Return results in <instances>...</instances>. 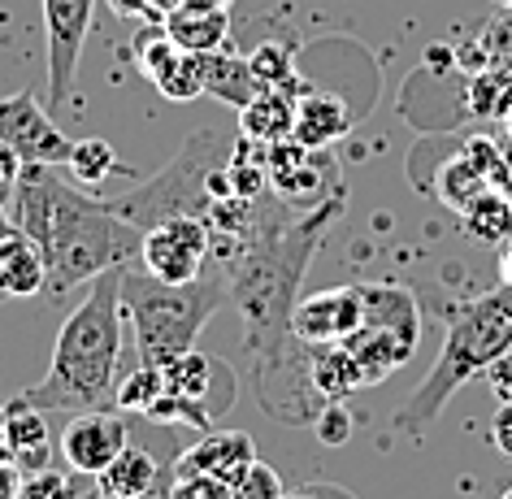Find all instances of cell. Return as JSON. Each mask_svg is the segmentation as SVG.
Listing matches in <instances>:
<instances>
[{
  "instance_id": "cell-26",
  "label": "cell",
  "mask_w": 512,
  "mask_h": 499,
  "mask_svg": "<svg viewBox=\"0 0 512 499\" xmlns=\"http://www.w3.org/2000/svg\"><path fill=\"white\" fill-rule=\"evenodd\" d=\"M460 217H465V230L473 239L482 243H504L512 239V204L504 196H495V191H478L465 209H460Z\"/></svg>"
},
{
  "instance_id": "cell-6",
  "label": "cell",
  "mask_w": 512,
  "mask_h": 499,
  "mask_svg": "<svg viewBox=\"0 0 512 499\" xmlns=\"http://www.w3.org/2000/svg\"><path fill=\"white\" fill-rule=\"evenodd\" d=\"M230 152H235V139L222 135L217 126H200V131L187 135L178 157L157 178L113 196L109 209L139 230L157 226L165 217H204L209 222L213 204L230 196V178H226Z\"/></svg>"
},
{
  "instance_id": "cell-12",
  "label": "cell",
  "mask_w": 512,
  "mask_h": 499,
  "mask_svg": "<svg viewBox=\"0 0 512 499\" xmlns=\"http://www.w3.org/2000/svg\"><path fill=\"white\" fill-rule=\"evenodd\" d=\"M291 326H296V335L309 343V348H335V343H348L356 330L365 326L361 287L343 283V287H326V291H313V296L296 300Z\"/></svg>"
},
{
  "instance_id": "cell-27",
  "label": "cell",
  "mask_w": 512,
  "mask_h": 499,
  "mask_svg": "<svg viewBox=\"0 0 512 499\" xmlns=\"http://www.w3.org/2000/svg\"><path fill=\"white\" fill-rule=\"evenodd\" d=\"M161 395H165V374H161V365L139 361L131 374L118 378V387H113V408H118V413H139V417H148V408L157 404Z\"/></svg>"
},
{
  "instance_id": "cell-39",
  "label": "cell",
  "mask_w": 512,
  "mask_h": 499,
  "mask_svg": "<svg viewBox=\"0 0 512 499\" xmlns=\"http://www.w3.org/2000/svg\"><path fill=\"white\" fill-rule=\"evenodd\" d=\"M18 170H22L18 152H14V148H5V144H0V183H9V187H14V178H18Z\"/></svg>"
},
{
  "instance_id": "cell-3",
  "label": "cell",
  "mask_w": 512,
  "mask_h": 499,
  "mask_svg": "<svg viewBox=\"0 0 512 499\" xmlns=\"http://www.w3.org/2000/svg\"><path fill=\"white\" fill-rule=\"evenodd\" d=\"M122 270H105L92 278L79 309L66 313L57 330L48 374L22 391V400L44 413H92L113 408L118 387V356H122Z\"/></svg>"
},
{
  "instance_id": "cell-41",
  "label": "cell",
  "mask_w": 512,
  "mask_h": 499,
  "mask_svg": "<svg viewBox=\"0 0 512 499\" xmlns=\"http://www.w3.org/2000/svg\"><path fill=\"white\" fill-rule=\"evenodd\" d=\"M499 270H504V283L512 287V239H508V248H504V261H499Z\"/></svg>"
},
{
  "instance_id": "cell-14",
  "label": "cell",
  "mask_w": 512,
  "mask_h": 499,
  "mask_svg": "<svg viewBox=\"0 0 512 499\" xmlns=\"http://www.w3.org/2000/svg\"><path fill=\"white\" fill-rule=\"evenodd\" d=\"M252 460H256L252 434H243V430H204V439H196L178 456H170V465H174L178 478H187V473H213V478L235 482Z\"/></svg>"
},
{
  "instance_id": "cell-25",
  "label": "cell",
  "mask_w": 512,
  "mask_h": 499,
  "mask_svg": "<svg viewBox=\"0 0 512 499\" xmlns=\"http://www.w3.org/2000/svg\"><path fill=\"white\" fill-rule=\"evenodd\" d=\"M248 66H252V74H256V83L261 87H278V92H291V96L309 92L304 79H300V70H296V48L291 44H278V40L256 44L248 53Z\"/></svg>"
},
{
  "instance_id": "cell-9",
  "label": "cell",
  "mask_w": 512,
  "mask_h": 499,
  "mask_svg": "<svg viewBox=\"0 0 512 499\" xmlns=\"http://www.w3.org/2000/svg\"><path fill=\"white\" fill-rule=\"evenodd\" d=\"M96 0H44V40H48V109H66L79 79V57L92 35Z\"/></svg>"
},
{
  "instance_id": "cell-17",
  "label": "cell",
  "mask_w": 512,
  "mask_h": 499,
  "mask_svg": "<svg viewBox=\"0 0 512 499\" xmlns=\"http://www.w3.org/2000/svg\"><path fill=\"white\" fill-rule=\"evenodd\" d=\"M343 348L352 352V361H356V369H361L365 387H378V382H387L395 369H404L408 361H413L417 343L395 335V330H382V326L365 322L348 343H343Z\"/></svg>"
},
{
  "instance_id": "cell-30",
  "label": "cell",
  "mask_w": 512,
  "mask_h": 499,
  "mask_svg": "<svg viewBox=\"0 0 512 499\" xmlns=\"http://www.w3.org/2000/svg\"><path fill=\"white\" fill-rule=\"evenodd\" d=\"M118 170V152L105 139H79V144L70 148V174L79 178V183H100V178H109Z\"/></svg>"
},
{
  "instance_id": "cell-40",
  "label": "cell",
  "mask_w": 512,
  "mask_h": 499,
  "mask_svg": "<svg viewBox=\"0 0 512 499\" xmlns=\"http://www.w3.org/2000/svg\"><path fill=\"white\" fill-rule=\"evenodd\" d=\"M0 460H14V456H9V430H5V404H0Z\"/></svg>"
},
{
  "instance_id": "cell-20",
  "label": "cell",
  "mask_w": 512,
  "mask_h": 499,
  "mask_svg": "<svg viewBox=\"0 0 512 499\" xmlns=\"http://www.w3.org/2000/svg\"><path fill=\"white\" fill-rule=\"evenodd\" d=\"M348 131H352V113L343 109L339 96L313 92V87L304 96H296V131H291V139H300L309 148H330Z\"/></svg>"
},
{
  "instance_id": "cell-35",
  "label": "cell",
  "mask_w": 512,
  "mask_h": 499,
  "mask_svg": "<svg viewBox=\"0 0 512 499\" xmlns=\"http://www.w3.org/2000/svg\"><path fill=\"white\" fill-rule=\"evenodd\" d=\"M486 387H491L499 404H512V348L486 365Z\"/></svg>"
},
{
  "instance_id": "cell-22",
  "label": "cell",
  "mask_w": 512,
  "mask_h": 499,
  "mask_svg": "<svg viewBox=\"0 0 512 499\" xmlns=\"http://www.w3.org/2000/svg\"><path fill=\"white\" fill-rule=\"evenodd\" d=\"M200 57H204V96L222 100L230 109H243L256 92H261L248 57H239L230 44L217 48V53H200Z\"/></svg>"
},
{
  "instance_id": "cell-4",
  "label": "cell",
  "mask_w": 512,
  "mask_h": 499,
  "mask_svg": "<svg viewBox=\"0 0 512 499\" xmlns=\"http://www.w3.org/2000/svg\"><path fill=\"white\" fill-rule=\"evenodd\" d=\"M508 348H512V287L508 283L495 291H482V296H473V300H460L456 309H447L439 361L430 365L421 387L395 408V417H391L395 434L421 439L426 426L439 421L447 400H452L465 382L482 378L486 365H491L495 356H504Z\"/></svg>"
},
{
  "instance_id": "cell-1",
  "label": "cell",
  "mask_w": 512,
  "mask_h": 499,
  "mask_svg": "<svg viewBox=\"0 0 512 499\" xmlns=\"http://www.w3.org/2000/svg\"><path fill=\"white\" fill-rule=\"evenodd\" d=\"M343 200H322L317 209H296L283 196L256 200L252 226L222 261L226 300L243 322V343L252 356V395L287 426H313V348L296 335L291 313L300 300V278L309 270L326 226L343 213Z\"/></svg>"
},
{
  "instance_id": "cell-38",
  "label": "cell",
  "mask_w": 512,
  "mask_h": 499,
  "mask_svg": "<svg viewBox=\"0 0 512 499\" xmlns=\"http://www.w3.org/2000/svg\"><path fill=\"white\" fill-rule=\"evenodd\" d=\"M304 491H309V499H356L352 491H343L335 482H304Z\"/></svg>"
},
{
  "instance_id": "cell-33",
  "label": "cell",
  "mask_w": 512,
  "mask_h": 499,
  "mask_svg": "<svg viewBox=\"0 0 512 499\" xmlns=\"http://www.w3.org/2000/svg\"><path fill=\"white\" fill-rule=\"evenodd\" d=\"M352 430L356 426H352V413H348V404L343 400H326L313 413V434H317V443L322 447H348Z\"/></svg>"
},
{
  "instance_id": "cell-11",
  "label": "cell",
  "mask_w": 512,
  "mask_h": 499,
  "mask_svg": "<svg viewBox=\"0 0 512 499\" xmlns=\"http://www.w3.org/2000/svg\"><path fill=\"white\" fill-rule=\"evenodd\" d=\"M161 374H165V391H174V395H183V400H191L204 417L213 421V426L239 400V374L222 361V356H209V352H200V348H191L183 356H174V361H165Z\"/></svg>"
},
{
  "instance_id": "cell-16",
  "label": "cell",
  "mask_w": 512,
  "mask_h": 499,
  "mask_svg": "<svg viewBox=\"0 0 512 499\" xmlns=\"http://www.w3.org/2000/svg\"><path fill=\"white\" fill-rule=\"evenodd\" d=\"M40 291H48L44 248L14 226L5 239H0V296L27 300V296H40Z\"/></svg>"
},
{
  "instance_id": "cell-31",
  "label": "cell",
  "mask_w": 512,
  "mask_h": 499,
  "mask_svg": "<svg viewBox=\"0 0 512 499\" xmlns=\"http://www.w3.org/2000/svg\"><path fill=\"white\" fill-rule=\"evenodd\" d=\"M79 495H83L79 482L53 465L22 473V486H18V499H79Z\"/></svg>"
},
{
  "instance_id": "cell-45",
  "label": "cell",
  "mask_w": 512,
  "mask_h": 499,
  "mask_svg": "<svg viewBox=\"0 0 512 499\" xmlns=\"http://www.w3.org/2000/svg\"><path fill=\"white\" fill-rule=\"evenodd\" d=\"M499 499H512V486H508V491H504V495H499Z\"/></svg>"
},
{
  "instance_id": "cell-37",
  "label": "cell",
  "mask_w": 512,
  "mask_h": 499,
  "mask_svg": "<svg viewBox=\"0 0 512 499\" xmlns=\"http://www.w3.org/2000/svg\"><path fill=\"white\" fill-rule=\"evenodd\" d=\"M18 486H22V469L14 460H0V499H18Z\"/></svg>"
},
{
  "instance_id": "cell-18",
  "label": "cell",
  "mask_w": 512,
  "mask_h": 499,
  "mask_svg": "<svg viewBox=\"0 0 512 499\" xmlns=\"http://www.w3.org/2000/svg\"><path fill=\"white\" fill-rule=\"evenodd\" d=\"M5 430H9V456L22 473L53 465V434H48V413L27 404L22 395L5 404Z\"/></svg>"
},
{
  "instance_id": "cell-21",
  "label": "cell",
  "mask_w": 512,
  "mask_h": 499,
  "mask_svg": "<svg viewBox=\"0 0 512 499\" xmlns=\"http://www.w3.org/2000/svg\"><path fill=\"white\" fill-rule=\"evenodd\" d=\"M361 287V304H365V322L395 330V335L413 339L421 335V313H417V296L404 283H356Z\"/></svg>"
},
{
  "instance_id": "cell-10",
  "label": "cell",
  "mask_w": 512,
  "mask_h": 499,
  "mask_svg": "<svg viewBox=\"0 0 512 499\" xmlns=\"http://www.w3.org/2000/svg\"><path fill=\"white\" fill-rule=\"evenodd\" d=\"M0 144L14 148L18 161H44V165H70V139L53 122L48 105L35 100V92H18L0 100Z\"/></svg>"
},
{
  "instance_id": "cell-43",
  "label": "cell",
  "mask_w": 512,
  "mask_h": 499,
  "mask_svg": "<svg viewBox=\"0 0 512 499\" xmlns=\"http://www.w3.org/2000/svg\"><path fill=\"white\" fill-rule=\"evenodd\" d=\"M0 204H9V183H0Z\"/></svg>"
},
{
  "instance_id": "cell-42",
  "label": "cell",
  "mask_w": 512,
  "mask_h": 499,
  "mask_svg": "<svg viewBox=\"0 0 512 499\" xmlns=\"http://www.w3.org/2000/svg\"><path fill=\"white\" fill-rule=\"evenodd\" d=\"M79 499H113V495H105V491H100V486H92V491H83Z\"/></svg>"
},
{
  "instance_id": "cell-44",
  "label": "cell",
  "mask_w": 512,
  "mask_h": 499,
  "mask_svg": "<svg viewBox=\"0 0 512 499\" xmlns=\"http://www.w3.org/2000/svg\"><path fill=\"white\" fill-rule=\"evenodd\" d=\"M209 5H222V9H230V0H209Z\"/></svg>"
},
{
  "instance_id": "cell-46",
  "label": "cell",
  "mask_w": 512,
  "mask_h": 499,
  "mask_svg": "<svg viewBox=\"0 0 512 499\" xmlns=\"http://www.w3.org/2000/svg\"><path fill=\"white\" fill-rule=\"evenodd\" d=\"M508 126H512V113H508Z\"/></svg>"
},
{
  "instance_id": "cell-32",
  "label": "cell",
  "mask_w": 512,
  "mask_h": 499,
  "mask_svg": "<svg viewBox=\"0 0 512 499\" xmlns=\"http://www.w3.org/2000/svg\"><path fill=\"white\" fill-rule=\"evenodd\" d=\"M230 491H235V499H283L287 482H283V473H278L274 465L252 460V465L243 469L235 482H230Z\"/></svg>"
},
{
  "instance_id": "cell-28",
  "label": "cell",
  "mask_w": 512,
  "mask_h": 499,
  "mask_svg": "<svg viewBox=\"0 0 512 499\" xmlns=\"http://www.w3.org/2000/svg\"><path fill=\"white\" fill-rule=\"evenodd\" d=\"M152 87L170 100V105H191V100L204 96V57L200 53H178L170 66H165Z\"/></svg>"
},
{
  "instance_id": "cell-7",
  "label": "cell",
  "mask_w": 512,
  "mask_h": 499,
  "mask_svg": "<svg viewBox=\"0 0 512 499\" xmlns=\"http://www.w3.org/2000/svg\"><path fill=\"white\" fill-rule=\"evenodd\" d=\"M213 248L217 235L204 217H165V222L144 230L139 265L161 283H191L209 270Z\"/></svg>"
},
{
  "instance_id": "cell-24",
  "label": "cell",
  "mask_w": 512,
  "mask_h": 499,
  "mask_svg": "<svg viewBox=\"0 0 512 499\" xmlns=\"http://www.w3.org/2000/svg\"><path fill=\"white\" fill-rule=\"evenodd\" d=\"M361 387H365V378L343 343H335V348H313V391L322 395V400H348V395Z\"/></svg>"
},
{
  "instance_id": "cell-19",
  "label": "cell",
  "mask_w": 512,
  "mask_h": 499,
  "mask_svg": "<svg viewBox=\"0 0 512 499\" xmlns=\"http://www.w3.org/2000/svg\"><path fill=\"white\" fill-rule=\"evenodd\" d=\"M296 131V96L278 92V87H261L248 105L239 109V135L252 139V144H278V139H291Z\"/></svg>"
},
{
  "instance_id": "cell-23",
  "label": "cell",
  "mask_w": 512,
  "mask_h": 499,
  "mask_svg": "<svg viewBox=\"0 0 512 499\" xmlns=\"http://www.w3.org/2000/svg\"><path fill=\"white\" fill-rule=\"evenodd\" d=\"M161 469H165V460H157L148 447L126 443L105 465V473H96V486L113 499H139V495L152 491V482L161 478Z\"/></svg>"
},
{
  "instance_id": "cell-29",
  "label": "cell",
  "mask_w": 512,
  "mask_h": 499,
  "mask_svg": "<svg viewBox=\"0 0 512 499\" xmlns=\"http://www.w3.org/2000/svg\"><path fill=\"white\" fill-rule=\"evenodd\" d=\"M469 109L482 118H508L512 113V79L499 70H486L469 83Z\"/></svg>"
},
{
  "instance_id": "cell-13",
  "label": "cell",
  "mask_w": 512,
  "mask_h": 499,
  "mask_svg": "<svg viewBox=\"0 0 512 499\" xmlns=\"http://www.w3.org/2000/svg\"><path fill=\"white\" fill-rule=\"evenodd\" d=\"M126 443H131L126 417H118L113 408H92V413H79V417L66 421L57 452L70 465V473L96 478V473H105V465L122 452Z\"/></svg>"
},
{
  "instance_id": "cell-15",
  "label": "cell",
  "mask_w": 512,
  "mask_h": 499,
  "mask_svg": "<svg viewBox=\"0 0 512 499\" xmlns=\"http://www.w3.org/2000/svg\"><path fill=\"white\" fill-rule=\"evenodd\" d=\"M161 27L183 53H217V48L230 44V14L222 5H209V0L174 5L170 14L161 18Z\"/></svg>"
},
{
  "instance_id": "cell-8",
  "label": "cell",
  "mask_w": 512,
  "mask_h": 499,
  "mask_svg": "<svg viewBox=\"0 0 512 499\" xmlns=\"http://www.w3.org/2000/svg\"><path fill=\"white\" fill-rule=\"evenodd\" d=\"M265 165H270V191L287 204H296V209H317L322 200L343 196L339 161L330 157V148L278 139V144L265 148Z\"/></svg>"
},
{
  "instance_id": "cell-5",
  "label": "cell",
  "mask_w": 512,
  "mask_h": 499,
  "mask_svg": "<svg viewBox=\"0 0 512 499\" xmlns=\"http://www.w3.org/2000/svg\"><path fill=\"white\" fill-rule=\"evenodd\" d=\"M226 304V270L209 261V270L191 283H161L139 265L122 270V313L135 330L139 361L165 365L196 348L200 330Z\"/></svg>"
},
{
  "instance_id": "cell-36",
  "label": "cell",
  "mask_w": 512,
  "mask_h": 499,
  "mask_svg": "<svg viewBox=\"0 0 512 499\" xmlns=\"http://www.w3.org/2000/svg\"><path fill=\"white\" fill-rule=\"evenodd\" d=\"M491 443L512 460V404H499V413L491 421Z\"/></svg>"
},
{
  "instance_id": "cell-2",
  "label": "cell",
  "mask_w": 512,
  "mask_h": 499,
  "mask_svg": "<svg viewBox=\"0 0 512 499\" xmlns=\"http://www.w3.org/2000/svg\"><path fill=\"white\" fill-rule=\"evenodd\" d=\"M9 217L22 235L44 248L48 291L66 296L105 270L131 265L139 257L144 230L109 209V200L83 196L57 174V165L27 161L9 187Z\"/></svg>"
},
{
  "instance_id": "cell-34",
  "label": "cell",
  "mask_w": 512,
  "mask_h": 499,
  "mask_svg": "<svg viewBox=\"0 0 512 499\" xmlns=\"http://www.w3.org/2000/svg\"><path fill=\"white\" fill-rule=\"evenodd\" d=\"M174 495L178 499H235L226 478H213V473H187L178 478L174 473Z\"/></svg>"
}]
</instances>
